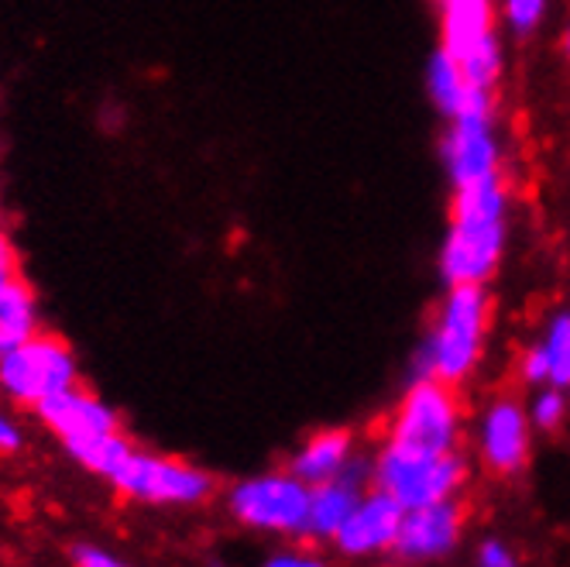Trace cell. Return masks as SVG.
Wrapping results in <instances>:
<instances>
[{
	"label": "cell",
	"instance_id": "6da1fadb",
	"mask_svg": "<svg viewBox=\"0 0 570 567\" xmlns=\"http://www.w3.org/2000/svg\"><path fill=\"white\" fill-rule=\"evenodd\" d=\"M512 186L509 176L451 189V217L436 248L443 286H488L509 252Z\"/></svg>",
	"mask_w": 570,
	"mask_h": 567
},
{
	"label": "cell",
	"instance_id": "277c9868",
	"mask_svg": "<svg viewBox=\"0 0 570 567\" xmlns=\"http://www.w3.org/2000/svg\"><path fill=\"white\" fill-rule=\"evenodd\" d=\"M440 49L451 52L481 90H495L505 76V42L495 0H433Z\"/></svg>",
	"mask_w": 570,
	"mask_h": 567
},
{
	"label": "cell",
	"instance_id": "e0dca14e",
	"mask_svg": "<svg viewBox=\"0 0 570 567\" xmlns=\"http://www.w3.org/2000/svg\"><path fill=\"white\" fill-rule=\"evenodd\" d=\"M357 458V437L347 427H323L313 430L289 458V471L306 485H320L337 478Z\"/></svg>",
	"mask_w": 570,
	"mask_h": 567
},
{
	"label": "cell",
	"instance_id": "cb8c5ba5",
	"mask_svg": "<svg viewBox=\"0 0 570 567\" xmlns=\"http://www.w3.org/2000/svg\"><path fill=\"white\" fill-rule=\"evenodd\" d=\"M18 272H21L18 245H14L11 231L0 224V286H4V282H11V278H18Z\"/></svg>",
	"mask_w": 570,
	"mask_h": 567
},
{
	"label": "cell",
	"instance_id": "30bf717a",
	"mask_svg": "<svg viewBox=\"0 0 570 567\" xmlns=\"http://www.w3.org/2000/svg\"><path fill=\"white\" fill-rule=\"evenodd\" d=\"M533 420H529L525 399L499 392L484 402L474 417V451L478 461L499 475L515 478L533 454Z\"/></svg>",
	"mask_w": 570,
	"mask_h": 567
},
{
	"label": "cell",
	"instance_id": "2e32d148",
	"mask_svg": "<svg viewBox=\"0 0 570 567\" xmlns=\"http://www.w3.org/2000/svg\"><path fill=\"white\" fill-rule=\"evenodd\" d=\"M423 90H426V100L430 107L443 117H461L468 110H478V107H495L499 97L495 90H481L474 87L471 79L464 76V69L458 66V59L451 52H443L440 46L426 56V66H423Z\"/></svg>",
	"mask_w": 570,
	"mask_h": 567
},
{
	"label": "cell",
	"instance_id": "603a6c76",
	"mask_svg": "<svg viewBox=\"0 0 570 567\" xmlns=\"http://www.w3.org/2000/svg\"><path fill=\"white\" fill-rule=\"evenodd\" d=\"M69 554H72V564L76 567H131V564H125L120 557H114L110 550L94 547V544H76Z\"/></svg>",
	"mask_w": 570,
	"mask_h": 567
},
{
	"label": "cell",
	"instance_id": "d6986e66",
	"mask_svg": "<svg viewBox=\"0 0 570 567\" xmlns=\"http://www.w3.org/2000/svg\"><path fill=\"white\" fill-rule=\"evenodd\" d=\"M131 451H135V443L117 430V433H107V437H94L87 443H76V448H69V458L76 465H83L87 471L110 481L117 475V468L128 461Z\"/></svg>",
	"mask_w": 570,
	"mask_h": 567
},
{
	"label": "cell",
	"instance_id": "4316f807",
	"mask_svg": "<svg viewBox=\"0 0 570 567\" xmlns=\"http://www.w3.org/2000/svg\"><path fill=\"white\" fill-rule=\"evenodd\" d=\"M560 49H563V59L570 62V21H567V28H563V38H560Z\"/></svg>",
	"mask_w": 570,
	"mask_h": 567
},
{
	"label": "cell",
	"instance_id": "7402d4cb",
	"mask_svg": "<svg viewBox=\"0 0 570 567\" xmlns=\"http://www.w3.org/2000/svg\"><path fill=\"white\" fill-rule=\"evenodd\" d=\"M474 564H478V567H522V564H519V554H515L505 540H499V537H488V540L478 544Z\"/></svg>",
	"mask_w": 570,
	"mask_h": 567
},
{
	"label": "cell",
	"instance_id": "5bb4252c",
	"mask_svg": "<svg viewBox=\"0 0 570 567\" xmlns=\"http://www.w3.org/2000/svg\"><path fill=\"white\" fill-rule=\"evenodd\" d=\"M372 485V458L357 454L337 478L309 485V509H306V540L334 544L351 509Z\"/></svg>",
	"mask_w": 570,
	"mask_h": 567
},
{
	"label": "cell",
	"instance_id": "8992f818",
	"mask_svg": "<svg viewBox=\"0 0 570 567\" xmlns=\"http://www.w3.org/2000/svg\"><path fill=\"white\" fill-rule=\"evenodd\" d=\"M309 485L285 471H262L227 489V512L240 526L272 537H306Z\"/></svg>",
	"mask_w": 570,
	"mask_h": 567
},
{
	"label": "cell",
	"instance_id": "ba28073f",
	"mask_svg": "<svg viewBox=\"0 0 570 567\" xmlns=\"http://www.w3.org/2000/svg\"><path fill=\"white\" fill-rule=\"evenodd\" d=\"M110 485L125 499L145 506H203L217 492V478L210 471L138 448L117 468Z\"/></svg>",
	"mask_w": 570,
	"mask_h": 567
},
{
	"label": "cell",
	"instance_id": "7a4b0ae2",
	"mask_svg": "<svg viewBox=\"0 0 570 567\" xmlns=\"http://www.w3.org/2000/svg\"><path fill=\"white\" fill-rule=\"evenodd\" d=\"M492 338V293L488 286H443L430 328L413 354V379L468 385Z\"/></svg>",
	"mask_w": 570,
	"mask_h": 567
},
{
	"label": "cell",
	"instance_id": "4fadbf2b",
	"mask_svg": "<svg viewBox=\"0 0 570 567\" xmlns=\"http://www.w3.org/2000/svg\"><path fill=\"white\" fill-rule=\"evenodd\" d=\"M405 509L402 502H395L389 492L368 485L364 496L357 499V506L351 509L347 522L341 526V534L334 537V547L344 557H379V554H392L399 530H402Z\"/></svg>",
	"mask_w": 570,
	"mask_h": 567
},
{
	"label": "cell",
	"instance_id": "d4e9b609",
	"mask_svg": "<svg viewBox=\"0 0 570 567\" xmlns=\"http://www.w3.org/2000/svg\"><path fill=\"white\" fill-rule=\"evenodd\" d=\"M262 567H331V564L323 560L320 554H313V550H299V547H293V550H278V554L265 557V564H262Z\"/></svg>",
	"mask_w": 570,
	"mask_h": 567
},
{
	"label": "cell",
	"instance_id": "ac0fdd59",
	"mask_svg": "<svg viewBox=\"0 0 570 567\" xmlns=\"http://www.w3.org/2000/svg\"><path fill=\"white\" fill-rule=\"evenodd\" d=\"M42 331V310L28 282L18 275L0 286V354L31 341Z\"/></svg>",
	"mask_w": 570,
	"mask_h": 567
},
{
	"label": "cell",
	"instance_id": "8fae6325",
	"mask_svg": "<svg viewBox=\"0 0 570 567\" xmlns=\"http://www.w3.org/2000/svg\"><path fill=\"white\" fill-rule=\"evenodd\" d=\"M464 530H468V509L461 506V499L405 509L392 554L405 564H433L451 557L461 547Z\"/></svg>",
	"mask_w": 570,
	"mask_h": 567
},
{
	"label": "cell",
	"instance_id": "3957f363",
	"mask_svg": "<svg viewBox=\"0 0 570 567\" xmlns=\"http://www.w3.org/2000/svg\"><path fill=\"white\" fill-rule=\"evenodd\" d=\"M468 430V413L458 385H446L440 379H413L402 389L395 410L385 420V443L410 451L446 454L461 451V440Z\"/></svg>",
	"mask_w": 570,
	"mask_h": 567
},
{
	"label": "cell",
	"instance_id": "484cf974",
	"mask_svg": "<svg viewBox=\"0 0 570 567\" xmlns=\"http://www.w3.org/2000/svg\"><path fill=\"white\" fill-rule=\"evenodd\" d=\"M21 443H24V437H21V427L0 410V454H18L21 451Z\"/></svg>",
	"mask_w": 570,
	"mask_h": 567
},
{
	"label": "cell",
	"instance_id": "9a60e30c",
	"mask_svg": "<svg viewBox=\"0 0 570 567\" xmlns=\"http://www.w3.org/2000/svg\"><path fill=\"white\" fill-rule=\"evenodd\" d=\"M515 375L522 385H567L570 389V310H557L543 320L537 338L515 358Z\"/></svg>",
	"mask_w": 570,
	"mask_h": 567
},
{
	"label": "cell",
	"instance_id": "ffe728a7",
	"mask_svg": "<svg viewBox=\"0 0 570 567\" xmlns=\"http://www.w3.org/2000/svg\"><path fill=\"white\" fill-rule=\"evenodd\" d=\"M525 410H529V420H533V430L557 433L570 417V389L553 385V382L537 385L533 395L525 399Z\"/></svg>",
	"mask_w": 570,
	"mask_h": 567
},
{
	"label": "cell",
	"instance_id": "52a82bcc",
	"mask_svg": "<svg viewBox=\"0 0 570 567\" xmlns=\"http://www.w3.org/2000/svg\"><path fill=\"white\" fill-rule=\"evenodd\" d=\"M72 385H79V361L56 334L38 331L31 341L0 354V392L18 407L35 410L42 399Z\"/></svg>",
	"mask_w": 570,
	"mask_h": 567
},
{
	"label": "cell",
	"instance_id": "5b68a950",
	"mask_svg": "<svg viewBox=\"0 0 570 567\" xmlns=\"http://www.w3.org/2000/svg\"><path fill=\"white\" fill-rule=\"evenodd\" d=\"M468 458L461 451L430 454V451H410L385 443L372 458V485L389 492L402 509H420L433 502L458 499L468 485Z\"/></svg>",
	"mask_w": 570,
	"mask_h": 567
},
{
	"label": "cell",
	"instance_id": "7c38bea8",
	"mask_svg": "<svg viewBox=\"0 0 570 567\" xmlns=\"http://www.w3.org/2000/svg\"><path fill=\"white\" fill-rule=\"evenodd\" d=\"M31 413L38 417V423L62 440L66 451L76 448V443H87L94 437H107V433L120 430L117 410L83 385H72V389H62V392L42 399Z\"/></svg>",
	"mask_w": 570,
	"mask_h": 567
},
{
	"label": "cell",
	"instance_id": "9c48e42d",
	"mask_svg": "<svg viewBox=\"0 0 570 567\" xmlns=\"http://www.w3.org/2000/svg\"><path fill=\"white\" fill-rule=\"evenodd\" d=\"M436 151H440V169L446 183H451V189L505 176V141L499 131V104L443 120Z\"/></svg>",
	"mask_w": 570,
	"mask_h": 567
},
{
	"label": "cell",
	"instance_id": "44dd1931",
	"mask_svg": "<svg viewBox=\"0 0 570 567\" xmlns=\"http://www.w3.org/2000/svg\"><path fill=\"white\" fill-rule=\"evenodd\" d=\"M499 25L512 38H533L547 25L553 0H495Z\"/></svg>",
	"mask_w": 570,
	"mask_h": 567
}]
</instances>
